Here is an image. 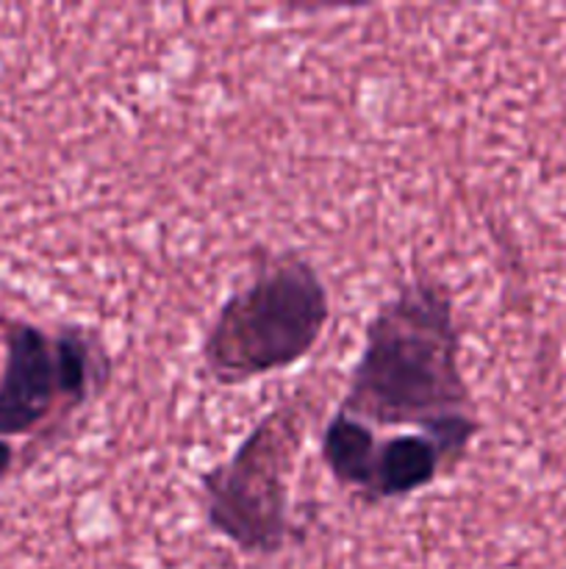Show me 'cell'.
I'll use <instances>...</instances> for the list:
<instances>
[{
	"label": "cell",
	"instance_id": "1",
	"mask_svg": "<svg viewBox=\"0 0 566 569\" xmlns=\"http://www.w3.org/2000/svg\"><path fill=\"white\" fill-rule=\"evenodd\" d=\"M336 411L372 437L394 428V437L436 439L464 461L481 422L461 365L455 306L442 283H405L375 311Z\"/></svg>",
	"mask_w": 566,
	"mask_h": 569
},
{
	"label": "cell",
	"instance_id": "2",
	"mask_svg": "<svg viewBox=\"0 0 566 569\" xmlns=\"http://www.w3.org/2000/svg\"><path fill=\"white\" fill-rule=\"evenodd\" d=\"M331 298L316 267L281 256L216 309L203 337V367L220 387H242L297 367L320 345Z\"/></svg>",
	"mask_w": 566,
	"mask_h": 569
},
{
	"label": "cell",
	"instance_id": "3",
	"mask_svg": "<svg viewBox=\"0 0 566 569\" xmlns=\"http://www.w3.org/2000/svg\"><path fill=\"white\" fill-rule=\"evenodd\" d=\"M303 420L275 409L242 439L231 459L200 478L205 522L250 556H275L297 533L292 522V472Z\"/></svg>",
	"mask_w": 566,
	"mask_h": 569
},
{
	"label": "cell",
	"instance_id": "4",
	"mask_svg": "<svg viewBox=\"0 0 566 569\" xmlns=\"http://www.w3.org/2000/svg\"><path fill=\"white\" fill-rule=\"evenodd\" d=\"M105 372V350L81 328L48 333L26 322L14 326L6 337L0 378V437H26L53 417L81 409Z\"/></svg>",
	"mask_w": 566,
	"mask_h": 569
},
{
	"label": "cell",
	"instance_id": "5",
	"mask_svg": "<svg viewBox=\"0 0 566 569\" xmlns=\"http://www.w3.org/2000/svg\"><path fill=\"white\" fill-rule=\"evenodd\" d=\"M11 461H14V450H11V445H6L3 439H0V476L9 472Z\"/></svg>",
	"mask_w": 566,
	"mask_h": 569
}]
</instances>
